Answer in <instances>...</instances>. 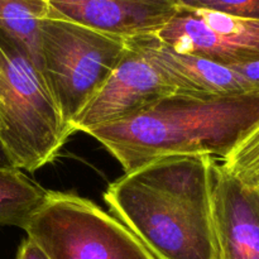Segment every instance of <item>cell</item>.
<instances>
[{"label":"cell","instance_id":"cell-10","mask_svg":"<svg viewBox=\"0 0 259 259\" xmlns=\"http://www.w3.org/2000/svg\"><path fill=\"white\" fill-rule=\"evenodd\" d=\"M126 45L143 57L176 89V93L223 96L258 93L259 86L228 66L199 56L177 52L156 34L131 38Z\"/></svg>","mask_w":259,"mask_h":259},{"label":"cell","instance_id":"cell-1","mask_svg":"<svg viewBox=\"0 0 259 259\" xmlns=\"http://www.w3.org/2000/svg\"><path fill=\"white\" fill-rule=\"evenodd\" d=\"M209 156H168L125 172L103 197L157 259H217Z\"/></svg>","mask_w":259,"mask_h":259},{"label":"cell","instance_id":"cell-15","mask_svg":"<svg viewBox=\"0 0 259 259\" xmlns=\"http://www.w3.org/2000/svg\"><path fill=\"white\" fill-rule=\"evenodd\" d=\"M15 259H50L48 255L43 252L42 248L32 240L30 238H25L22 243H20L19 248H18L17 258Z\"/></svg>","mask_w":259,"mask_h":259},{"label":"cell","instance_id":"cell-3","mask_svg":"<svg viewBox=\"0 0 259 259\" xmlns=\"http://www.w3.org/2000/svg\"><path fill=\"white\" fill-rule=\"evenodd\" d=\"M0 142L15 168L34 172L60 154L72 131L38 66L0 32Z\"/></svg>","mask_w":259,"mask_h":259},{"label":"cell","instance_id":"cell-11","mask_svg":"<svg viewBox=\"0 0 259 259\" xmlns=\"http://www.w3.org/2000/svg\"><path fill=\"white\" fill-rule=\"evenodd\" d=\"M48 192L22 169L0 168V227L23 229Z\"/></svg>","mask_w":259,"mask_h":259},{"label":"cell","instance_id":"cell-12","mask_svg":"<svg viewBox=\"0 0 259 259\" xmlns=\"http://www.w3.org/2000/svg\"><path fill=\"white\" fill-rule=\"evenodd\" d=\"M48 13V0H0V32L19 45L39 70V25Z\"/></svg>","mask_w":259,"mask_h":259},{"label":"cell","instance_id":"cell-17","mask_svg":"<svg viewBox=\"0 0 259 259\" xmlns=\"http://www.w3.org/2000/svg\"><path fill=\"white\" fill-rule=\"evenodd\" d=\"M0 168H15L2 142H0Z\"/></svg>","mask_w":259,"mask_h":259},{"label":"cell","instance_id":"cell-6","mask_svg":"<svg viewBox=\"0 0 259 259\" xmlns=\"http://www.w3.org/2000/svg\"><path fill=\"white\" fill-rule=\"evenodd\" d=\"M157 37L177 52L230 67L259 60V20L180 8Z\"/></svg>","mask_w":259,"mask_h":259},{"label":"cell","instance_id":"cell-16","mask_svg":"<svg viewBox=\"0 0 259 259\" xmlns=\"http://www.w3.org/2000/svg\"><path fill=\"white\" fill-rule=\"evenodd\" d=\"M230 67L237 71V72H239L240 75L244 76L245 78L252 81L253 83L259 86V60L253 61V62L242 63V65L230 66Z\"/></svg>","mask_w":259,"mask_h":259},{"label":"cell","instance_id":"cell-13","mask_svg":"<svg viewBox=\"0 0 259 259\" xmlns=\"http://www.w3.org/2000/svg\"><path fill=\"white\" fill-rule=\"evenodd\" d=\"M230 175L259 195V120L222 159Z\"/></svg>","mask_w":259,"mask_h":259},{"label":"cell","instance_id":"cell-18","mask_svg":"<svg viewBox=\"0 0 259 259\" xmlns=\"http://www.w3.org/2000/svg\"><path fill=\"white\" fill-rule=\"evenodd\" d=\"M0 126H2V121H0Z\"/></svg>","mask_w":259,"mask_h":259},{"label":"cell","instance_id":"cell-8","mask_svg":"<svg viewBox=\"0 0 259 259\" xmlns=\"http://www.w3.org/2000/svg\"><path fill=\"white\" fill-rule=\"evenodd\" d=\"M210 179L217 259H259V195L218 158L210 161Z\"/></svg>","mask_w":259,"mask_h":259},{"label":"cell","instance_id":"cell-9","mask_svg":"<svg viewBox=\"0 0 259 259\" xmlns=\"http://www.w3.org/2000/svg\"><path fill=\"white\" fill-rule=\"evenodd\" d=\"M48 17L120 39L157 34L180 10L176 0H48Z\"/></svg>","mask_w":259,"mask_h":259},{"label":"cell","instance_id":"cell-7","mask_svg":"<svg viewBox=\"0 0 259 259\" xmlns=\"http://www.w3.org/2000/svg\"><path fill=\"white\" fill-rule=\"evenodd\" d=\"M174 93L176 89L143 55L126 45L115 70L73 119L71 129L73 133H85L88 129L118 121Z\"/></svg>","mask_w":259,"mask_h":259},{"label":"cell","instance_id":"cell-5","mask_svg":"<svg viewBox=\"0 0 259 259\" xmlns=\"http://www.w3.org/2000/svg\"><path fill=\"white\" fill-rule=\"evenodd\" d=\"M23 229L50 259H157L118 218L75 194L48 192Z\"/></svg>","mask_w":259,"mask_h":259},{"label":"cell","instance_id":"cell-14","mask_svg":"<svg viewBox=\"0 0 259 259\" xmlns=\"http://www.w3.org/2000/svg\"><path fill=\"white\" fill-rule=\"evenodd\" d=\"M180 8L223 13L259 20V0H176Z\"/></svg>","mask_w":259,"mask_h":259},{"label":"cell","instance_id":"cell-4","mask_svg":"<svg viewBox=\"0 0 259 259\" xmlns=\"http://www.w3.org/2000/svg\"><path fill=\"white\" fill-rule=\"evenodd\" d=\"M125 50L124 39L68 20L47 17L40 22V72L70 129Z\"/></svg>","mask_w":259,"mask_h":259},{"label":"cell","instance_id":"cell-2","mask_svg":"<svg viewBox=\"0 0 259 259\" xmlns=\"http://www.w3.org/2000/svg\"><path fill=\"white\" fill-rule=\"evenodd\" d=\"M258 120L259 91L223 96L174 93L85 133L129 172L168 156L224 159Z\"/></svg>","mask_w":259,"mask_h":259}]
</instances>
